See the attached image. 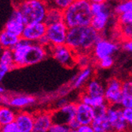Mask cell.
Listing matches in <instances>:
<instances>
[{
    "label": "cell",
    "instance_id": "f546056e",
    "mask_svg": "<svg viewBox=\"0 0 132 132\" xmlns=\"http://www.w3.org/2000/svg\"><path fill=\"white\" fill-rule=\"evenodd\" d=\"M117 17L119 26H132V13H125L119 14Z\"/></svg>",
    "mask_w": 132,
    "mask_h": 132
},
{
    "label": "cell",
    "instance_id": "44dd1931",
    "mask_svg": "<svg viewBox=\"0 0 132 132\" xmlns=\"http://www.w3.org/2000/svg\"><path fill=\"white\" fill-rule=\"evenodd\" d=\"M91 126L95 132H115L107 115L95 117Z\"/></svg>",
    "mask_w": 132,
    "mask_h": 132
},
{
    "label": "cell",
    "instance_id": "836d02e7",
    "mask_svg": "<svg viewBox=\"0 0 132 132\" xmlns=\"http://www.w3.org/2000/svg\"><path fill=\"white\" fill-rule=\"evenodd\" d=\"M123 116L130 128V130H132V109H123Z\"/></svg>",
    "mask_w": 132,
    "mask_h": 132
},
{
    "label": "cell",
    "instance_id": "83f0119b",
    "mask_svg": "<svg viewBox=\"0 0 132 132\" xmlns=\"http://www.w3.org/2000/svg\"><path fill=\"white\" fill-rule=\"evenodd\" d=\"M92 56L89 54H81L77 55V65L84 69L88 67H91L90 63L92 61Z\"/></svg>",
    "mask_w": 132,
    "mask_h": 132
},
{
    "label": "cell",
    "instance_id": "74e56055",
    "mask_svg": "<svg viewBox=\"0 0 132 132\" xmlns=\"http://www.w3.org/2000/svg\"><path fill=\"white\" fill-rule=\"evenodd\" d=\"M120 46H121V48L123 51H125L127 52L132 53V39H128V40H123Z\"/></svg>",
    "mask_w": 132,
    "mask_h": 132
},
{
    "label": "cell",
    "instance_id": "5bb4252c",
    "mask_svg": "<svg viewBox=\"0 0 132 132\" xmlns=\"http://www.w3.org/2000/svg\"><path fill=\"white\" fill-rule=\"evenodd\" d=\"M112 14H114L113 10H112L110 6L108 7L106 10L101 12L100 14H96L93 17L90 26L98 32L102 33L109 25Z\"/></svg>",
    "mask_w": 132,
    "mask_h": 132
},
{
    "label": "cell",
    "instance_id": "484cf974",
    "mask_svg": "<svg viewBox=\"0 0 132 132\" xmlns=\"http://www.w3.org/2000/svg\"><path fill=\"white\" fill-rule=\"evenodd\" d=\"M0 63L9 67L11 70L16 68L14 60V54L11 49H3L0 55Z\"/></svg>",
    "mask_w": 132,
    "mask_h": 132
},
{
    "label": "cell",
    "instance_id": "cb8c5ba5",
    "mask_svg": "<svg viewBox=\"0 0 132 132\" xmlns=\"http://www.w3.org/2000/svg\"><path fill=\"white\" fill-rule=\"evenodd\" d=\"M79 101L92 107L93 109H96L102 104H106L104 97H92L83 91H81L80 94Z\"/></svg>",
    "mask_w": 132,
    "mask_h": 132
},
{
    "label": "cell",
    "instance_id": "9c48e42d",
    "mask_svg": "<svg viewBox=\"0 0 132 132\" xmlns=\"http://www.w3.org/2000/svg\"><path fill=\"white\" fill-rule=\"evenodd\" d=\"M107 117L115 132H130V128L123 116V109L120 106L109 105Z\"/></svg>",
    "mask_w": 132,
    "mask_h": 132
},
{
    "label": "cell",
    "instance_id": "4fadbf2b",
    "mask_svg": "<svg viewBox=\"0 0 132 132\" xmlns=\"http://www.w3.org/2000/svg\"><path fill=\"white\" fill-rule=\"evenodd\" d=\"M95 118L94 109L80 101L76 103L77 121L81 125H91Z\"/></svg>",
    "mask_w": 132,
    "mask_h": 132
},
{
    "label": "cell",
    "instance_id": "d6a6232c",
    "mask_svg": "<svg viewBox=\"0 0 132 132\" xmlns=\"http://www.w3.org/2000/svg\"><path fill=\"white\" fill-rule=\"evenodd\" d=\"M47 132H70V129L68 125L53 123Z\"/></svg>",
    "mask_w": 132,
    "mask_h": 132
},
{
    "label": "cell",
    "instance_id": "ffe728a7",
    "mask_svg": "<svg viewBox=\"0 0 132 132\" xmlns=\"http://www.w3.org/2000/svg\"><path fill=\"white\" fill-rule=\"evenodd\" d=\"M17 112L7 105L0 104V127H4L15 122Z\"/></svg>",
    "mask_w": 132,
    "mask_h": 132
},
{
    "label": "cell",
    "instance_id": "e0dca14e",
    "mask_svg": "<svg viewBox=\"0 0 132 132\" xmlns=\"http://www.w3.org/2000/svg\"><path fill=\"white\" fill-rule=\"evenodd\" d=\"M82 91L92 97H104L105 86L103 85L100 80L93 78L88 81Z\"/></svg>",
    "mask_w": 132,
    "mask_h": 132
},
{
    "label": "cell",
    "instance_id": "d6986e66",
    "mask_svg": "<svg viewBox=\"0 0 132 132\" xmlns=\"http://www.w3.org/2000/svg\"><path fill=\"white\" fill-rule=\"evenodd\" d=\"M37 101L33 96L30 95H17L10 97L8 105L14 109H22L34 104Z\"/></svg>",
    "mask_w": 132,
    "mask_h": 132
},
{
    "label": "cell",
    "instance_id": "603a6c76",
    "mask_svg": "<svg viewBox=\"0 0 132 132\" xmlns=\"http://www.w3.org/2000/svg\"><path fill=\"white\" fill-rule=\"evenodd\" d=\"M63 21V11L53 6H49L45 17L44 23L47 26Z\"/></svg>",
    "mask_w": 132,
    "mask_h": 132
},
{
    "label": "cell",
    "instance_id": "7bdbcfd3",
    "mask_svg": "<svg viewBox=\"0 0 132 132\" xmlns=\"http://www.w3.org/2000/svg\"><path fill=\"white\" fill-rule=\"evenodd\" d=\"M4 93H5L4 88L2 86H0V94H4Z\"/></svg>",
    "mask_w": 132,
    "mask_h": 132
},
{
    "label": "cell",
    "instance_id": "277c9868",
    "mask_svg": "<svg viewBox=\"0 0 132 132\" xmlns=\"http://www.w3.org/2000/svg\"><path fill=\"white\" fill-rule=\"evenodd\" d=\"M14 7L21 12L26 26L44 22L49 6L47 2L41 0H26L18 2Z\"/></svg>",
    "mask_w": 132,
    "mask_h": 132
},
{
    "label": "cell",
    "instance_id": "1f68e13d",
    "mask_svg": "<svg viewBox=\"0 0 132 132\" xmlns=\"http://www.w3.org/2000/svg\"><path fill=\"white\" fill-rule=\"evenodd\" d=\"M122 90L124 97L127 96H132V79L127 78L123 81L122 84Z\"/></svg>",
    "mask_w": 132,
    "mask_h": 132
},
{
    "label": "cell",
    "instance_id": "30bf717a",
    "mask_svg": "<svg viewBox=\"0 0 132 132\" xmlns=\"http://www.w3.org/2000/svg\"><path fill=\"white\" fill-rule=\"evenodd\" d=\"M53 123L68 125L76 117V103L70 102L62 109L52 112Z\"/></svg>",
    "mask_w": 132,
    "mask_h": 132
},
{
    "label": "cell",
    "instance_id": "8992f818",
    "mask_svg": "<svg viewBox=\"0 0 132 132\" xmlns=\"http://www.w3.org/2000/svg\"><path fill=\"white\" fill-rule=\"evenodd\" d=\"M122 84L123 81L116 77L110 78L107 81L104 97L109 105L120 106L124 97L122 90Z\"/></svg>",
    "mask_w": 132,
    "mask_h": 132
},
{
    "label": "cell",
    "instance_id": "e575fe53",
    "mask_svg": "<svg viewBox=\"0 0 132 132\" xmlns=\"http://www.w3.org/2000/svg\"><path fill=\"white\" fill-rule=\"evenodd\" d=\"M109 105L107 103L104 104H102L97 108L94 109V112H95V117H98V116H104L107 115L108 109H109Z\"/></svg>",
    "mask_w": 132,
    "mask_h": 132
},
{
    "label": "cell",
    "instance_id": "ab89813d",
    "mask_svg": "<svg viewBox=\"0 0 132 132\" xmlns=\"http://www.w3.org/2000/svg\"><path fill=\"white\" fill-rule=\"evenodd\" d=\"M69 101L66 98H61L56 101L55 103V109H62L63 107L69 104Z\"/></svg>",
    "mask_w": 132,
    "mask_h": 132
},
{
    "label": "cell",
    "instance_id": "52a82bcc",
    "mask_svg": "<svg viewBox=\"0 0 132 132\" xmlns=\"http://www.w3.org/2000/svg\"><path fill=\"white\" fill-rule=\"evenodd\" d=\"M121 48V46L118 43L108 39L102 38L95 44L91 52V56L96 62L107 58L111 57Z\"/></svg>",
    "mask_w": 132,
    "mask_h": 132
},
{
    "label": "cell",
    "instance_id": "5b68a950",
    "mask_svg": "<svg viewBox=\"0 0 132 132\" xmlns=\"http://www.w3.org/2000/svg\"><path fill=\"white\" fill-rule=\"evenodd\" d=\"M49 55L66 68H73L77 65V55L66 45H59L48 47Z\"/></svg>",
    "mask_w": 132,
    "mask_h": 132
},
{
    "label": "cell",
    "instance_id": "f1b7e54d",
    "mask_svg": "<svg viewBox=\"0 0 132 132\" xmlns=\"http://www.w3.org/2000/svg\"><path fill=\"white\" fill-rule=\"evenodd\" d=\"M74 0H54V1L47 2L49 6H53L57 9L61 10L62 11H64L67 10L69 6L72 3Z\"/></svg>",
    "mask_w": 132,
    "mask_h": 132
},
{
    "label": "cell",
    "instance_id": "ac0fdd59",
    "mask_svg": "<svg viewBox=\"0 0 132 132\" xmlns=\"http://www.w3.org/2000/svg\"><path fill=\"white\" fill-rule=\"evenodd\" d=\"M93 68L92 67H88L86 68L81 69L72 81V87L74 89L84 88L88 81L93 78Z\"/></svg>",
    "mask_w": 132,
    "mask_h": 132
},
{
    "label": "cell",
    "instance_id": "4dcf8cb0",
    "mask_svg": "<svg viewBox=\"0 0 132 132\" xmlns=\"http://www.w3.org/2000/svg\"><path fill=\"white\" fill-rule=\"evenodd\" d=\"M96 63H97V66L101 69H109L114 65L115 60H114V58L111 56V57L104 58L101 59V60H99L98 62H96Z\"/></svg>",
    "mask_w": 132,
    "mask_h": 132
},
{
    "label": "cell",
    "instance_id": "ee69618b",
    "mask_svg": "<svg viewBox=\"0 0 132 132\" xmlns=\"http://www.w3.org/2000/svg\"><path fill=\"white\" fill-rule=\"evenodd\" d=\"M3 50V47H2V46L0 45V55H1V53H2Z\"/></svg>",
    "mask_w": 132,
    "mask_h": 132
},
{
    "label": "cell",
    "instance_id": "b9f144b4",
    "mask_svg": "<svg viewBox=\"0 0 132 132\" xmlns=\"http://www.w3.org/2000/svg\"><path fill=\"white\" fill-rule=\"evenodd\" d=\"M68 127H70V130H77L81 127V124L77 121V119H75L74 120H72V121L68 124Z\"/></svg>",
    "mask_w": 132,
    "mask_h": 132
},
{
    "label": "cell",
    "instance_id": "7dc6e473",
    "mask_svg": "<svg viewBox=\"0 0 132 132\" xmlns=\"http://www.w3.org/2000/svg\"></svg>",
    "mask_w": 132,
    "mask_h": 132
},
{
    "label": "cell",
    "instance_id": "8d00e7d4",
    "mask_svg": "<svg viewBox=\"0 0 132 132\" xmlns=\"http://www.w3.org/2000/svg\"><path fill=\"white\" fill-rule=\"evenodd\" d=\"M120 106L123 109H132V96L123 97Z\"/></svg>",
    "mask_w": 132,
    "mask_h": 132
},
{
    "label": "cell",
    "instance_id": "f6af8a7d",
    "mask_svg": "<svg viewBox=\"0 0 132 132\" xmlns=\"http://www.w3.org/2000/svg\"><path fill=\"white\" fill-rule=\"evenodd\" d=\"M129 78L132 79V71H131V73H130V77H129Z\"/></svg>",
    "mask_w": 132,
    "mask_h": 132
},
{
    "label": "cell",
    "instance_id": "bcb514c9",
    "mask_svg": "<svg viewBox=\"0 0 132 132\" xmlns=\"http://www.w3.org/2000/svg\"><path fill=\"white\" fill-rule=\"evenodd\" d=\"M131 39H132V37H131Z\"/></svg>",
    "mask_w": 132,
    "mask_h": 132
},
{
    "label": "cell",
    "instance_id": "f35d334b",
    "mask_svg": "<svg viewBox=\"0 0 132 132\" xmlns=\"http://www.w3.org/2000/svg\"><path fill=\"white\" fill-rule=\"evenodd\" d=\"M10 70H11V69L9 67L0 63V82L3 81V79L4 78L6 75Z\"/></svg>",
    "mask_w": 132,
    "mask_h": 132
},
{
    "label": "cell",
    "instance_id": "7c38bea8",
    "mask_svg": "<svg viewBox=\"0 0 132 132\" xmlns=\"http://www.w3.org/2000/svg\"><path fill=\"white\" fill-rule=\"evenodd\" d=\"M47 27L44 22L26 25L21 38L32 43H37L46 35Z\"/></svg>",
    "mask_w": 132,
    "mask_h": 132
},
{
    "label": "cell",
    "instance_id": "2e32d148",
    "mask_svg": "<svg viewBox=\"0 0 132 132\" xmlns=\"http://www.w3.org/2000/svg\"><path fill=\"white\" fill-rule=\"evenodd\" d=\"M53 124L52 112H40L35 114L34 128L32 132H47Z\"/></svg>",
    "mask_w": 132,
    "mask_h": 132
},
{
    "label": "cell",
    "instance_id": "7402d4cb",
    "mask_svg": "<svg viewBox=\"0 0 132 132\" xmlns=\"http://www.w3.org/2000/svg\"><path fill=\"white\" fill-rule=\"evenodd\" d=\"M20 38L10 33L5 29L0 32V45L3 49H13L18 43Z\"/></svg>",
    "mask_w": 132,
    "mask_h": 132
},
{
    "label": "cell",
    "instance_id": "9a60e30c",
    "mask_svg": "<svg viewBox=\"0 0 132 132\" xmlns=\"http://www.w3.org/2000/svg\"><path fill=\"white\" fill-rule=\"evenodd\" d=\"M14 123L23 132H32L34 128L35 114L26 111H19L17 112Z\"/></svg>",
    "mask_w": 132,
    "mask_h": 132
},
{
    "label": "cell",
    "instance_id": "d4e9b609",
    "mask_svg": "<svg viewBox=\"0 0 132 132\" xmlns=\"http://www.w3.org/2000/svg\"><path fill=\"white\" fill-rule=\"evenodd\" d=\"M113 13L116 16L125 13H132V0L121 1L116 3L113 7Z\"/></svg>",
    "mask_w": 132,
    "mask_h": 132
},
{
    "label": "cell",
    "instance_id": "6da1fadb",
    "mask_svg": "<svg viewBox=\"0 0 132 132\" xmlns=\"http://www.w3.org/2000/svg\"><path fill=\"white\" fill-rule=\"evenodd\" d=\"M103 37L101 33L96 31L93 27H75L69 29L66 45L76 55L89 54L97 44Z\"/></svg>",
    "mask_w": 132,
    "mask_h": 132
},
{
    "label": "cell",
    "instance_id": "ba28073f",
    "mask_svg": "<svg viewBox=\"0 0 132 132\" xmlns=\"http://www.w3.org/2000/svg\"><path fill=\"white\" fill-rule=\"evenodd\" d=\"M68 30L69 28L64 21L47 26L45 36L49 41L50 47L66 44Z\"/></svg>",
    "mask_w": 132,
    "mask_h": 132
},
{
    "label": "cell",
    "instance_id": "3957f363",
    "mask_svg": "<svg viewBox=\"0 0 132 132\" xmlns=\"http://www.w3.org/2000/svg\"><path fill=\"white\" fill-rule=\"evenodd\" d=\"M93 17L91 3L88 0H74L63 11V21L69 29L89 26Z\"/></svg>",
    "mask_w": 132,
    "mask_h": 132
},
{
    "label": "cell",
    "instance_id": "60d3db41",
    "mask_svg": "<svg viewBox=\"0 0 132 132\" xmlns=\"http://www.w3.org/2000/svg\"><path fill=\"white\" fill-rule=\"evenodd\" d=\"M77 132H95L91 125H81L78 130Z\"/></svg>",
    "mask_w": 132,
    "mask_h": 132
},
{
    "label": "cell",
    "instance_id": "7a4b0ae2",
    "mask_svg": "<svg viewBox=\"0 0 132 132\" xmlns=\"http://www.w3.org/2000/svg\"><path fill=\"white\" fill-rule=\"evenodd\" d=\"M14 60L16 68L37 64L49 55L48 47H45L38 43H32L20 38L13 49Z\"/></svg>",
    "mask_w": 132,
    "mask_h": 132
},
{
    "label": "cell",
    "instance_id": "4316f807",
    "mask_svg": "<svg viewBox=\"0 0 132 132\" xmlns=\"http://www.w3.org/2000/svg\"><path fill=\"white\" fill-rule=\"evenodd\" d=\"M91 3V11L93 16L100 14L101 12L106 10L108 7H109V4L108 2L104 1V0H92Z\"/></svg>",
    "mask_w": 132,
    "mask_h": 132
},
{
    "label": "cell",
    "instance_id": "8fae6325",
    "mask_svg": "<svg viewBox=\"0 0 132 132\" xmlns=\"http://www.w3.org/2000/svg\"><path fill=\"white\" fill-rule=\"evenodd\" d=\"M25 27L26 24L24 22V19L21 12L17 8L14 7V10L12 11L8 21L5 24L4 29L10 33L21 38Z\"/></svg>",
    "mask_w": 132,
    "mask_h": 132
},
{
    "label": "cell",
    "instance_id": "d590c367",
    "mask_svg": "<svg viewBox=\"0 0 132 132\" xmlns=\"http://www.w3.org/2000/svg\"><path fill=\"white\" fill-rule=\"evenodd\" d=\"M0 132H23L19 129L15 123H10L9 125L0 127Z\"/></svg>",
    "mask_w": 132,
    "mask_h": 132
}]
</instances>
